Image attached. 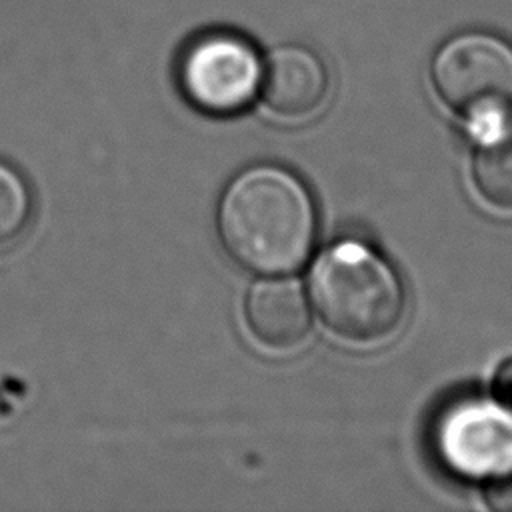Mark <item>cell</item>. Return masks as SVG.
Masks as SVG:
<instances>
[{
  "mask_svg": "<svg viewBox=\"0 0 512 512\" xmlns=\"http://www.w3.org/2000/svg\"><path fill=\"white\" fill-rule=\"evenodd\" d=\"M310 298L336 336L372 344L396 332L404 314V286L390 262L360 242H338L314 264Z\"/></svg>",
  "mask_w": 512,
  "mask_h": 512,
  "instance_id": "cell-2",
  "label": "cell"
},
{
  "mask_svg": "<svg viewBox=\"0 0 512 512\" xmlns=\"http://www.w3.org/2000/svg\"><path fill=\"white\" fill-rule=\"evenodd\" d=\"M216 226L232 262L254 274L276 276L306 262L316 234V208L292 172L260 164L226 186Z\"/></svg>",
  "mask_w": 512,
  "mask_h": 512,
  "instance_id": "cell-1",
  "label": "cell"
},
{
  "mask_svg": "<svg viewBox=\"0 0 512 512\" xmlns=\"http://www.w3.org/2000/svg\"><path fill=\"white\" fill-rule=\"evenodd\" d=\"M434 444L452 472L494 478L512 470V412L496 400H460L438 418Z\"/></svg>",
  "mask_w": 512,
  "mask_h": 512,
  "instance_id": "cell-5",
  "label": "cell"
},
{
  "mask_svg": "<svg viewBox=\"0 0 512 512\" xmlns=\"http://www.w3.org/2000/svg\"><path fill=\"white\" fill-rule=\"evenodd\" d=\"M262 80V60L256 48L238 34L210 32L184 50L178 82L186 100L214 116L244 110Z\"/></svg>",
  "mask_w": 512,
  "mask_h": 512,
  "instance_id": "cell-4",
  "label": "cell"
},
{
  "mask_svg": "<svg viewBox=\"0 0 512 512\" xmlns=\"http://www.w3.org/2000/svg\"><path fill=\"white\" fill-rule=\"evenodd\" d=\"M328 70L302 44L276 46L262 62L260 92L266 106L284 118L314 114L328 96Z\"/></svg>",
  "mask_w": 512,
  "mask_h": 512,
  "instance_id": "cell-6",
  "label": "cell"
},
{
  "mask_svg": "<svg viewBox=\"0 0 512 512\" xmlns=\"http://www.w3.org/2000/svg\"><path fill=\"white\" fill-rule=\"evenodd\" d=\"M32 198L22 176L0 162V248L14 242L28 226Z\"/></svg>",
  "mask_w": 512,
  "mask_h": 512,
  "instance_id": "cell-9",
  "label": "cell"
},
{
  "mask_svg": "<svg viewBox=\"0 0 512 512\" xmlns=\"http://www.w3.org/2000/svg\"><path fill=\"white\" fill-rule=\"evenodd\" d=\"M472 182L486 204L512 212V130L494 126L484 132L472 160Z\"/></svg>",
  "mask_w": 512,
  "mask_h": 512,
  "instance_id": "cell-8",
  "label": "cell"
},
{
  "mask_svg": "<svg viewBox=\"0 0 512 512\" xmlns=\"http://www.w3.org/2000/svg\"><path fill=\"white\" fill-rule=\"evenodd\" d=\"M440 100L478 128L502 126L512 114V42L486 30L446 38L432 56Z\"/></svg>",
  "mask_w": 512,
  "mask_h": 512,
  "instance_id": "cell-3",
  "label": "cell"
},
{
  "mask_svg": "<svg viewBox=\"0 0 512 512\" xmlns=\"http://www.w3.org/2000/svg\"><path fill=\"white\" fill-rule=\"evenodd\" d=\"M484 498L490 508L498 512H512V470L488 478Z\"/></svg>",
  "mask_w": 512,
  "mask_h": 512,
  "instance_id": "cell-10",
  "label": "cell"
},
{
  "mask_svg": "<svg viewBox=\"0 0 512 512\" xmlns=\"http://www.w3.org/2000/svg\"><path fill=\"white\" fill-rule=\"evenodd\" d=\"M492 394L498 404L512 412V358L502 362L492 378Z\"/></svg>",
  "mask_w": 512,
  "mask_h": 512,
  "instance_id": "cell-11",
  "label": "cell"
},
{
  "mask_svg": "<svg viewBox=\"0 0 512 512\" xmlns=\"http://www.w3.org/2000/svg\"><path fill=\"white\" fill-rule=\"evenodd\" d=\"M246 324L254 338L274 350L302 344L310 330V310L294 280H262L246 298Z\"/></svg>",
  "mask_w": 512,
  "mask_h": 512,
  "instance_id": "cell-7",
  "label": "cell"
}]
</instances>
